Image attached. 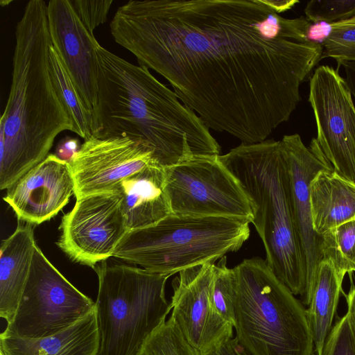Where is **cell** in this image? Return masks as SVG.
Segmentation results:
<instances>
[{"label":"cell","mask_w":355,"mask_h":355,"mask_svg":"<svg viewBox=\"0 0 355 355\" xmlns=\"http://www.w3.org/2000/svg\"><path fill=\"white\" fill-rule=\"evenodd\" d=\"M311 23L264 0H130L110 26L209 129L254 144L289 119L321 60L322 46L306 42Z\"/></svg>","instance_id":"cell-1"},{"label":"cell","mask_w":355,"mask_h":355,"mask_svg":"<svg viewBox=\"0 0 355 355\" xmlns=\"http://www.w3.org/2000/svg\"><path fill=\"white\" fill-rule=\"evenodd\" d=\"M93 136L128 137L153 150L162 167L193 155H220V147L201 119L149 69L99 45Z\"/></svg>","instance_id":"cell-2"},{"label":"cell","mask_w":355,"mask_h":355,"mask_svg":"<svg viewBox=\"0 0 355 355\" xmlns=\"http://www.w3.org/2000/svg\"><path fill=\"white\" fill-rule=\"evenodd\" d=\"M15 35L11 87L0 119L1 190L43 161L61 132L73 129L50 73L44 1L27 3Z\"/></svg>","instance_id":"cell-3"},{"label":"cell","mask_w":355,"mask_h":355,"mask_svg":"<svg viewBox=\"0 0 355 355\" xmlns=\"http://www.w3.org/2000/svg\"><path fill=\"white\" fill-rule=\"evenodd\" d=\"M218 157L251 202V223L263 243L268 266L308 305L306 270L293 220L288 164L281 141L241 143Z\"/></svg>","instance_id":"cell-4"},{"label":"cell","mask_w":355,"mask_h":355,"mask_svg":"<svg viewBox=\"0 0 355 355\" xmlns=\"http://www.w3.org/2000/svg\"><path fill=\"white\" fill-rule=\"evenodd\" d=\"M234 268V328L244 350L250 355H313L306 309L266 259H245Z\"/></svg>","instance_id":"cell-5"},{"label":"cell","mask_w":355,"mask_h":355,"mask_svg":"<svg viewBox=\"0 0 355 355\" xmlns=\"http://www.w3.org/2000/svg\"><path fill=\"white\" fill-rule=\"evenodd\" d=\"M250 223L234 218L171 214L157 223L128 232L113 257L170 277L238 251L248 239Z\"/></svg>","instance_id":"cell-6"},{"label":"cell","mask_w":355,"mask_h":355,"mask_svg":"<svg viewBox=\"0 0 355 355\" xmlns=\"http://www.w3.org/2000/svg\"><path fill=\"white\" fill-rule=\"evenodd\" d=\"M93 269L98 279L96 355H139L171 311L165 294L168 276L105 261Z\"/></svg>","instance_id":"cell-7"},{"label":"cell","mask_w":355,"mask_h":355,"mask_svg":"<svg viewBox=\"0 0 355 355\" xmlns=\"http://www.w3.org/2000/svg\"><path fill=\"white\" fill-rule=\"evenodd\" d=\"M219 155H193L164 167L171 214L217 216L252 223L253 208L239 180Z\"/></svg>","instance_id":"cell-8"},{"label":"cell","mask_w":355,"mask_h":355,"mask_svg":"<svg viewBox=\"0 0 355 355\" xmlns=\"http://www.w3.org/2000/svg\"><path fill=\"white\" fill-rule=\"evenodd\" d=\"M94 309L95 302L70 283L36 245L14 318L3 333L24 338L49 336Z\"/></svg>","instance_id":"cell-9"},{"label":"cell","mask_w":355,"mask_h":355,"mask_svg":"<svg viewBox=\"0 0 355 355\" xmlns=\"http://www.w3.org/2000/svg\"><path fill=\"white\" fill-rule=\"evenodd\" d=\"M309 102L322 155L334 172L355 182V105L337 69L316 68L310 78Z\"/></svg>","instance_id":"cell-10"},{"label":"cell","mask_w":355,"mask_h":355,"mask_svg":"<svg viewBox=\"0 0 355 355\" xmlns=\"http://www.w3.org/2000/svg\"><path fill=\"white\" fill-rule=\"evenodd\" d=\"M121 191L96 193L76 200L59 229L58 246L73 261L92 268L113 257L129 232Z\"/></svg>","instance_id":"cell-11"},{"label":"cell","mask_w":355,"mask_h":355,"mask_svg":"<svg viewBox=\"0 0 355 355\" xmlns=\"http://www.w3.org/2000/svg\"><path fill=\"white\" fill-rule=\"evenodd\" d=\"M84 140L69 163L76 200L121 191L126 178L150 164H157L153 149L141 141L123 136L98 138L93 135Z\"/></svg>","instance_id":"cell-12"},{"label":"cell","mask_w":355,"mask_h":355,"mask_svg":"<svg viewBox=\"0 0 355 355\" xmlns=\"http://www.w3.org/2000/svg\"><path fill=\"white\" fill-rule=\"evenodd\" d=\"M215 263H205L178 272L172 282L171 315L186 341L205 355L233 338L234 327L214 310L211 288Z\"/></svg>","instance_id":"cell-13"},{"label":"cell","mask_w":355,"mask_h":355,"mask_svg":"<svg viewBox=\"0 0 355 355\" xmlns=\"http://www.w3.org/2000/svg\"><path fill=\"white\" fill-rule=\"evenodd\" d=\"M280 141L288 164L295 230L305 262L309 305L315 271L322 259L321 236L312 226L310 184L318 172L332 168L322 155L315 139L309 147L304 145L298 134L284 135Z\"/></svg>","instance_id":"cell-14"},{"label":"cell","mask_w":355,"mask_h":355,"mask_svg":"<svg viewBox=\"0 0 355 355\" xmlns=\"http://www.w3.org/2000/svg\"><path fill=\"white\" fill-rule=\"evenodd\" d=\"M47 20L51 44L93 114L97 99L100 44L80 20L71 0L49 1Z\"/></svg>","instance_id":"cell-15"},{"label":"cell","mask_w":355,"mask_h":355,"mask_svg":"<svg viewBox=\"0 0 355 355\" xmlns=\"http://www.w3.org/2000/svg\"><path fill=\"white\" fill-rule=\"evenodd\" d=\"M74 194L69 163L49 154L7 189L3 200L19 220L40 225L56 216Z\"/></svg>","instance_id":"cell-16"},{"label":"cell","mask_w":355,"mask_h":355,"mask_svg":"<svg viewBox=\"0 0 355 355\" xmlns=\"http://www.w3.org/2000/svg\"><path fill=\"white\" fill-rule=\"evenodd\" d=\"M121 191L129 232L153 225L171 214L164 167L149 165L123 180Z\"/></svg>","instance_id":"cell-17"},{"label":"cell","mask_w":355,"mask_h":355,"mask_svg":"<svg viewBox=\"0 0 355 355\" xmlns=\"http://www.w3.org/2000/svg\"><path fill=\"white\" fill-rule=\"evenodd\" d=\"M34 231L30 224L19 223L4 239L0 256V316L12 322L26 286L35 248Z\"/></svg>","instance_id":"cell-18"},{"label":"cell","mask_w":355,"mask_h":355,"mask_svg":"<svg viewBox=\"0 0 355 355\" xmlns=\"http://www.w3.org/2000/svg\"><path fill=\"white\" fill-rule=\"evenodd\" d=\"M98 335L95 309L64 330L46 337L24 338L0 334L6 355H96Z\"/></svg>","instance_id":"cell-19"},{"label":"cell","mask_w":355,"mask_h":355,"mask_svg":"<svg viewBox=\"0 0 355 355\" xmlns=\"http://www.w3.org/2000/svg\"><path fill=\"white\" fill-rule=\"evenodd\" d=\"M312 226L320 236L355 220V182L332 169L320 171L310 184Z\"/></svg>","instance_id":"cell-20"},{"label":"cell","mask_w":355,"mask_h":355,"mask_svg":"<svg viewBox=\"0 0 355 355\" xmlns=\"http://www.w3.org/2000/svg\"><path fill=\"white\" fill-rule=\"evenodd\" d=\"M345 276L328 259H322L317 267L306 314L318 355L334 325Z\"/></svg>","instance_id":"cell-21"},{"label":"cell","mask_w":355,"mask_h":355,"mask_svg":"<svg viewBox=\"0 0 355 355\" xmlns=\"http://www.w3.org/2000/svg\"><path fill=\"white\" fill-rule=\"evenodd\" d=\"M49 69L54 87L72 123V132L84 139L92 135L93 116L85 105L61 58L52 45Z\"/></svg>","instance_id":"cell-22"},{"label":"cell","mask_w":355,"mask_h":355,"mask_svg":"<svg viewBox=\"0 0 355 355\" xmlns=\"http://www.w3.org/2000/svg\"><path fill=\"white\" fill-rule=\"evenodd\" d=\"M322 259L329 260L338 272H355V220L343 223L321 235Z\"/></svg>","instance_id":"cell-23"},{"label":"cell","mask_w":355,"mask_h":355,"mask_svg":"<svg viewBox=\"0 0 355 355\" xmlns=\"http://www.w3.org/2000/svg\"><path fill=\"white\" fill-rule=\"evenodd\" d=\"M237 293V279L234 268L227 266L226 257L215 264L211 288V302L216 312L234 327V313Z\"/></svg>","instance_id":"cell-24"},{"label":"cell","mask_w":355,"mask_h":355,"mask_svg":"<svg viewBox=\"0 0 355 355\" xmlns=\"http://www.w3.org/2000/svg\"><path fill=\"white\" fill-rule=\"evenodd\" d=\"M139 355H199L170 317L148 338Z\"/></svg>","instance_id":"cell-25"},{"label":"cell","mask_w":355,"mask_h":355,"mask_svg":"<svg viewBox=\"0 0 355 355\" xmlns=\"http://www.w3.org/2000/svg\"><path fill=\"white\" fill-rule=\"evenodd\" d=\"M322 46L320 59H335L337 70L345 62H355V16L336 21V28Z\"/></svg>","instance_id":"cell-26"},{"label":"cell","mask_w":355,"mask_h":355,"mask_svg":"<svg viewBox=\"0 0 355 355\" xmlns=\"http://www.w3.org/2000/svg\"><path fill=\"white\" fill-rule=\"evenodd\" d=\"M304 12L312 23L345 20L355 16V0H311L307 3Z\"/></svg>","instance_id":"cell-27"},{"label":"cell","mask_w":355,"mask_h":355,"mask_svg":"<svg viewBox=\"0 0 355 355\" xmlns=\"http://www.w3.org/2000/svg\"><path fill=\"white\" fill-rule=\"evenodd\" d=\"M321 355H355V335L347 314L333 325Z\"/></svg>","instance_id":"cell-28"},{"label":"cell","mask_w":355,"mask_h":355,"mask_svg":"<svg viewBox=\"0 0 355 355\" xmlns=\"http://www.w3.org/2000/svg\"><path fill=\"white\" fill-rule=\"evenodd\" d=\"M80 20L94 33V29L105 23L113 0H71Z\"/></svg>","instance_id":"cell-29"},{"label":"cell","mask_w":355,"mask_h":355,"mask_svg":"<svg viewBox=\"0 0 355 355\" xmlns=\"http://www.w3.org/2000/svg\"><path fill=\"white\" fill-rule=\"evenodd\" d=\"M80 146L78 139L66 137L57 144L55 155L60 159L70 163Z\"/></svg>","instance_id":"cell-30"},{"label":"cell","mask_w":355,"mask_h":355,"mask_svg":"<svg viewBox=\"0 0 355 355\" xmlns=\"http://www.w3.org/2000/svg\"><path fill=\"white\" fill-rule=\"evenodd\" d=\"M205 355H250L239 344L235 338H232L220 344Z\"/></svg>","instance_id":"cell-31"},{"label":"cell","mask_w":355,"mask_h":355,"mask_svg":"<svg viewBox=\"0 0 355 355\" xmlns=\"http://www.w3.org/2000/svg\"><path fill=\"white\" fill-rule=\"evenodd\" d=\"M347 304V311L346 313L351 327L355 335V285H353L349 291L345 295Z\"/></svg>","instance_id":"cell-32"},{"label":"cell","mask_w":355,"mask_h":355,"mask_svg":"<svg viewBox=\"0 0 355 355\" xmlns=\"http://www.w3.org/2000/svg\"><path fill=\"white\" fill-rule=\"evenodd\" d=\"M343 67L345 73V80L352 95L355 98V62H345L340 66Z\"/></svg>","instance_id":"cell-33"},{"label":"cell","mask_w":355,"mask_h":355,"mask_svg":"<svg viewBox=\"0 0 355 355\" xmlns=\"http://www.w3.org/2000/svg\"><path fill=\"white\" fill-rule=\"evenodd\" d=\"M264 1L271 8H272L278 14L290 10L296 3H299V1L297 0Z\"/></svg>","instance_id":"cell-34"},{"label":"cell","mask_w":355,"mask_h":355,"mask_svg":"<svg viewBox=\"0 0 355 355\" xmlns=\"http://www.w3.org/2000/svg\"><path fill=\"white\" fill-rule=\"evenodd\" d=\"M10 2H11L10 1H1L0 3H1V6H6V5H7L8 3H9Z\"/></svg>","instance_id":"cell-35"},{"label":"cell","mask_w":355,"mask_h":355,"mask_svg":"<svg viewBox=\"0 0 355 355\" xmlns=\"http://www.w3.org/2000/svg\"><path fill=\"white\" fill-rule=\"evenodd\" d=\"M0 355H6L4 352L0 349Z\"/></svg>","instance_id":"cell-36"}]
</instances>
